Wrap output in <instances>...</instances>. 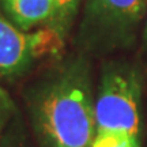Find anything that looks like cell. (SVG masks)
Returning <instances> with one entry per match:
<instances>
[{"label":"cell","mask_w":147,"mask_h":147,"mask_svg":"<svg viewBox=\"0 0 147 147\" xmlns=\"http://www.w3.org/2000/svg\"><path fill=\"white\" fill-rule=\"evenodd\" d=\"M91 147H140L139 136L124 131H97Z\"/></svg>","instance_id":"6"},{"label":"cell","mask_w":147,"mask_h":147,"mask_svg":"<svg viewBox=\"0 0 147 147\" xmlns=\"http://www.w3.org/2000/svg\"><path fill=\"white\" fill-rule=\"evenodd\" d=\"M142 83L136 71L127 67L108 69L94 102L97 131H124L139 136Z\"/></svg>","instance_id":"2"},{"label":"cell","mask_w":147,"mask_h":147,"mask_svg":"<svg viewBox=\"0 0 147 147\" xmlns=\"http://www.w3.org/2000/svg\"><path fill=\"white\" fill-rule=\"evenodd\" d=\"M12 109H14V106H12L11 98L4 90L0 87V136H1V132L4 129L11 113H12Z\"/></svg>","instance_id":"7"},{"label":"cell","mask_w":147,"mask_h":147,"mask_svg":"<svg viewBox=\"0 0 147 147\" xmlns=\"http://www.w3.org/2000/svg\"><path fill=\"white\" fill-rule=\"evenodd\" d=\"M144 38H146V42H147V23H146V30H144Z\"/></svg>","instance_id":"8"},{"label":"cell","mask_w":147,"mask_h":147,"mask_svg":"<svg viewBox=\"0 0 147 147\" xmlns=\"http://www.w3.org/2000/svg\"><path fill=\"white\" fill-rule=\"evenodd\" d=\"M61 42L49 29L38 33L21 30L7 18L0 4V78L21 75L38 56Z\"/></svg>","instance_id":"4"},{"label":"cell","mask_w":147,"mask_h":147,"mask_svg":"<svg viewBox=\"0 0 147 147\" xmlns=\"http://www.w3.org/2000/svg\"><path fill=\"white\" fill-rule=\"evenodd\" d=\"M29 112L42 147H91L97 127L87 64L71 60L41 82Z\"/></svg>","instance_id":"1"},{"label":"cell","mask_w":147,"mask_h":147,"mask_svg":"<svg viewBox=\"0 0 147 147\" xmlns=\"http://www.w3.org/2000/svg\"><path fill=\"white\" fill-rule=\"evenodd\" d=\"M82 0H53L51 18L48 19V29L63 41L72 26Z\"/></svg>","instance_id":"5"},{"label":"cell","mask_w":147,"mask_h":147,"mask_svg":"<svg viewBox=\"0 0 147 147\" xmlns=\"http://www.w3.org/2000/svg\"><path fill=\"white\" fill-rule=\"evenodd\" d=\"M147 0H87L82 36L101 45L125 44L144 16Z\"/></svg>","instance_id":"3"}]
</instances>
